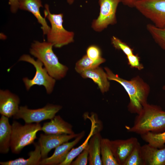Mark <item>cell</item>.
Returning <instances> with one entry per match:
<instances>
[{
	"label": "cell",
	"mask_w": 165,
	"mask_h": 165,
	"mask_svg": "<svg viewBox=\"0 0 165 165\" xmlns=\"http://www.w3.org/2000/svg\"><path fill=\"white\" fill-rule=\"evenodd\" d=\"M105 61V59L102 57L97 60H93L85 55L76 63L75 69L80 74L84 71L99 66Z\"/></svg>",
	"instance_id": "cell-23"
},
{
	"label": "cell",
	"mask_w": 165,
	"mask_h": 165,
	"mask_svg": "<svg viewBox=\"0 0 165 165\" xmlns=\"http://www.w3.org/2000/svg\"><path fill=\"white\" fill-rule=\"evenodd\" d=\"M18 96L7 90H0V114L8 118L14 116L20 107Z\"/></svg>",
	"instance_id": "cell-13"
},
{
	"label": "cell",
	"mask_w": 165,
	"mask_h": 165,
	"mask_svg": "<svg viewBox=\"0 0 165 165\" xmlns=\"http://www.w3.org/2000/svg\"><path fill=\"white\" fill-rule=\"evenodd\" d=\"M146 29L155 42L165 51V28H158L149 24L146 25Z\"/></svg>",
	"instance_id": "cell-25"
},
{
	"label": "cell",
	"mask_w": 165,
	"mask_h": 165,
	"mask_svg": "<svg viewBox=\"0 0 165 165\" xmlns=\"http://www.w3.org/2000/svg\"><path fill=\"white\" fill-rule=\"evenodd\" d=\"M45 17L51 24L50 29L46 35L47 42L57 48H61L73 42L74 33L67 30L63 27V14L51 13L47 4L45 5Z\"/></svg>",
	"instance_id": "cell-4"
},
{
	"label": "cell",
	"mask_w": 165,
	"mask_h": 165,
	"mask_svg": "<svg viewBox=\"0 0 165 165\" xmlns=\"http://www.w3.org/2000/svg\"><path fill=\"white\" fill-rule=\"evenodd\" d=\"M19 61H25L32 64L35 69V73L32 79L24 77L23 81L26 90L28 91L35 85L43 86L47 93L51 94L55 84V79L51 76L44 68L42 63L39 60H35L29 55L24 54L19 58Z\"/></svg>",
	"instance_id": "cell-6"
},
{
	"label": "cell",
	"mask_w": 165,
	"mask_h": 165,
	"mask_svg": "<svg viewBox=\"0 0 165 165\" xmlns=\"http://www.w3.org/2000/svg\"><path fill=\"white\" fill-rule=\"evenodd\" d=\"M101 155L103 165H119L111 148V140L102 138L101 144Z\"/></svg>",
	"instance_id": "cell-22"
},
{
	"label": "cell",
	"mask_w": 165,
	"mask_h": 165,
	"mask_svg": "<svg viewBox=\"0 0 165 165\" xmlns=\"http://www.w3.org/2000/svg\"><path fill=\"white\" fill-rule=\"evenodd\" d=\"M163 89L165 92V84L163 87Z\"/></svg>",
	"instance_id": "cell-34"
},
{
	"label": "cell",
	"mask_w": 165,
	"mask_h": 165,
	"mask_svg": "<svg viewBox=\"0 0 165 165\" xmlns=\"http://www.w3.org/2000/svg\"><path fill=\"white\" fill-rule=\"evenodd\" d=\"M87 56L93 60H97L102 57L101 52L100 48L95 45L89 46L86 50Z\"/></svg>",
	"instance_id": "cell-29"
},
{
	"label": "cell",
	"mask_w": 165,
	"mask_h": 165,
	"mask_svg": "<svg viewBox=\"0 0 165 165\" xmlns=\"http://www.w3.org/2000/svg\"><path fill=\"white\" fill-rule=\"evenodd\" d=\"M104 69L108 80L119 83L127 93L130 100L127 106L128 111L131 113H139L143 106L148 103L147 99L150 91L149 85L138 75L128 80L114 74L107 67Z\"/></svg>",
	"instance_id": "cell-1"
},
{
	"label": "cell",
	"mask_w": 165,
	"mask_h": 165,
	"mask_svg": "<svg viewBox=\"0 0 165 165\" xmlns=\"http://www.w3.org/2000/svg\"><path fill=\"white\" fill-rule=\"evenodd\" d=\"M89 145L79 154L71 165H86L88 162Z\"/></svg>",
	"instance_id": "cell-28"
},
{
	"label": "cell",
	"mask_w": 165,
	"mask_h": 165,
	"mask_svg": "<svg viewBox=\"0 0 165 165\" xmlns=\"http://www.w3.org/2000/svg\"><path fill=\"white\" fill-rule=\"evenodd\" d=\"M85 134V131H82L72 141L64 143L56 147L53 155L50 157L42 159L39 165H60L65 160L69 152L79 142Z\"/></svg>",
	"instance_id": "cell-11"
},
{
	"label": "cell",
	"mask_w": 165,
	"mask_h": 165,
	"mask_svg": "<svg viewBox=\"0 0 165 165\" xmlns=\"http://www.w3.org/2000/svg\"><path fill=\"white\" fill-rule=\"evenodd\" d=\"M53 46L47 41H35L31 44L29 52L42 63L51 76L56 80H59L66 76L68 68L60 62L53 50Z\"/></svg>",
	"instance_id": "cell-3"
},
{
	"label": "cell",
	"mask_w": 165,
	"mask_h": 165,
	"mask_svg": "<svg viewBox=\"0 0 165 165\" xmlns=\"http://www.w3.org/2000/svg\"><path fill=\"white\" fill-rule=\"evenodd\" d=\"M123 4L131 7H134L135 4L141 0H120Z\"/></svg>",
	"instance_id": "cell-32"
},
{
	"label": "cell",
	"mask_w": 165,
	"mask_h": 165,
	"mask_svg": "<svg viewBox=\"0 0 165 165\" xmlns=\"http://www.w3.org/2000/svg\"><path fill=\"white\" fill-rule=\"evenodd\" d=\"M100 6L99 15L94 20L91 28L95 31L101 32L110 25L117 23L116 12L120 0H99Z\"/></svg>",
	"instance_id": "cell-9"
},
{
	"label": "cell",
	"mask_w": 165,
	"mask_h": 165,
	"mask_svg": "<svg viewBox=\"0 0 165 165\" xmlns=\"http://www.w3.org/2000/svg\"><path fill=\"white\" fill-rule=\"evenodd\" d=\"M140 136L143 141L155 147L160 148L165 145V130L156 133L148 132Z\"/></svg>",
	"instance_id": "cell-24"
},
{
	"label": "cell",
	"mask_w": 165,
	"mask_h": 165,
	"mask_svg": "<svg viewBox=\"0 0 165 165\" xmlns=\"http://www.w3.org/2000/svg\"><path fill=\"white\" fill-rule=\"evenodd\" d=\"M128 64L131 68H135L141 70L144 68L143 65L140 63V57L137 55L132 54L127 56Z\"/></svg>",
	"instance_id": "cell-30"
},
{
	"label": "cell",
	"mask_w": 165,
	"mask_h": 165,
	"mask_svg": "<svg viewBox=\"0 0 165 165\" xmlns=\"http://www.w3.org/2000/svg\"><path fill=\"white\" fill-rule=\"evenodd\" d=\"M143 165H165V145L159 148L150 144L141 147Z\"/></svg>",
	"instance_id": "cell-14"
},
{
	"label": "cell",
	"mask_w": 165,
	"mask_h": 165,
	"mask_svg": "<svg viewBox=\"0 0 165 165\" xmlns=\"http://www.w3.org/2000/svg\"><path fill=\"white\" fill-rule=\"evenodd\" d=\"M102 138L100 131L97 130L89 140L88 162L90 165H102L101 156V144Z\"/></svg>",
	"instance_id": "cell-19"
},
{
	"label": "cell",
	"mask_w": 165,
	"mask_h": 165,
	"mask_svg": "<svg viewBox=\"0 0 165 165\" xmlns=\"http://www.w3.org/2000/svg\"><path fill=\"white\" fill-rule=\"evenodd\" d=\"M141 147L138 142L126 160L123 165H143L141 154Z\"/></svg>",
	"instance_id": "cell-26"
},
{
	"label": "cell",
	"mask_w": 165,
	"mask_h": 165,
	"mask_svg": "<svg viewBox=\"0 0 165 165\" xmlns=\"http://www.w3.org/2000/svg\"><path fill=\"white\" fill-rule=\"evenodd\" d=\"M94 117V115H92L90 117L88 116L91 122V126L90 132L85 141L77 147L72 148L68 153L65 160L60 165H71L74 159L87 147L90 138L97 130V122Z\"/></svg>",
	"instance_id": "cell-20"
},
{
	"label": "cell",
	"mask_w": 165,
	"mask_h": 165,
	"mask_svg": "<svg viewBox=\"0 0 165 165\" xmlns=\"http://www.w3.org/2000/svg\"><path fill=\"white\" fill-rule=\"evenodd\" d=\"M127 129L129 132L140 135L163 132L165 130V111L159 106L147 103L137 114L133 126L127 127Z\"/></svg>",
	"instance_id": "cell-2"
},
{
	"label": "cell",
	"mask_w": 165,
	"mask_h": 165,
	"mask_svg": "<svg viewBox=\"0 0 165 165\" xmlns=\"http://www.w3.org/2000/svg\"><path fill=\"white\" fill-rule=\"evenodd\" d=\"M134 7L155 26L165 28V0H141Z\"/></svg>",
	"instance_id": "cell-7"
},
{
	"label": "cell",
	"mask_w": 165,
	"mask_h": 165,
	"mask_svg": "<svg viewBox=\"0 0 165 165\" xmlns=\"http://www.w3.org/2000/svg\"><path fill=\"white\" fill-rule=\"evenodd\" d=\"M80 74L83 78L92 79L97 85L102 93L109 90L110 83L106 72L101 68L98 66L84 71Z\"/></svg>",
	"instance_id": "cell-17"
},
{
	"label": "cell",
	"mask_w": 165,
	"mask_h": 165,
	"mask_svg": "<svg viewBox=\"0 0 165 165\" xmlns=\"http://www.w3.org/2000/svg\"><path fill=\"white\" fill-rule=\"evenodd\" d=\"M138 142V139L134 137L126 139L111 140L112 151L119 165H123Z\"/></svg>",
	"instance_id": "cell-12"
},
{
	"label": "cell",
	"mask_w": 165,
	"mask_h": 165,
	"mask_svg": "<svg viewBox=\"0 0 165 165\" xmlns=\"http://www.w3.org/2000/svg\"><path fill=\"white\" fill-rule=\"evenodd\" d=\"M62 108L61 105L49 103L43 107L36 109H29L26 105L21 106L13 117L15 119H21L25 123H39L53 118Z\"/></svg>",
	"instance_id": "cell-8"
},
{
	"label": "cell",
	"mask_w": 165,
	"mask_h": 165,
	"mask_svg": "<svg viewBox=\"0 0 165 165\" xmlns=\"http://www.w3.org/2000/svg\"><path fill=\"white\" fill-rule=\"evenodd\" d=\"M35 149L30 152L29 157L27 159L19 158L14 160L0 162L1 165H38L42 159L40 146L38 143H34Z\"/></svg>",
	"instance_id": "cell-21"
},
{
	"label": "cell",
	"mask_w": 165,
	"mask_h": 165,
	"mask_svg": "<svg viewBox=\"0 0 165 165\" xmlns=\"http://www.w3.org/2000/svg\"><path fill=\"white\" fill-rule=\"evenodd\" d=\"M72 125L59 115L55 116L50 120L44 123L41 130L48 134H75Z\"/></svg>",
	"instance_id": "cell-15"
},
{
	"label": "cell",
	"mask_w": 165,
	"mask_h": 165,
	"mask_svg": "<svg viewBox=\"0 0 165 165\" xmlns=\"http://www.w3.org/2000/svg\"><path fill=\"white\" fill-rule=\"evenodd\" d=\"M19 9L31 13L36 18L38 22L41 25L43 35H47L50 27L46 20L41 15L40 9L42 7L41 0H18Z\"/></svg>",
	"instance_id": "cell-16"
},
{
	"label": "cell",
	"mask_w": 165,
	"mask_h": 165,
	"mask_svg": "<svg viewBox=\"0 0 165 165\" xmlns=\"http://www.w3.org/2000/svg\"><path fill=\"white\" fill-rule=\"evenodd\" d=\"M111 41L115 49L122 50L126 56L133 54V49L117 37L112 36L111 38Z\"/></svg>",
	"instance_id": "cell-27"
},
{
	"label": "cell",
	"mask_w": 165,
	"mask_h": 165,
	"mask_svg": "<svg viewBox=\"0 0 165 165\" xmlns=\"http://www.w3.org/2000/svg\"><path fill=\"white\" fill-rule=\"evenodd\" d=\"M75 0H67V2L69 5H71L74 2Z\"/></svg>",
	"instance_id": "cell-33"
},
{
	"label": "cell",
	"mask_w": 165,
	"mask_h": 165,
	"mask_svg": "<svg viewBox=\"0 0 165 165\" xmlns=\"http://www.w3.org/2000/svg\"><path fill=\"white\" fill-rule=\"evenodd\" d=\"M8 118L1 115L0 119V153L6 154L10 149L12 128Z\"/></svg>",
	"instance_id": "cell-18"
},
{
	"label": "cell",
	"mask_w": 165,
	"mask_h": 165,
	"mask_svg": "<svg viewBox=\"0 0 165 165\" xmlns=\"http://www.w3.org/2000/svg\"><path fill=\"white\" fill-rule=\"evenodd\" d=\"M11 125L10 149L16 154H19L26 146L34 143L37 133L42 128L39 123H25L23 125L14 120Z\"/></svg>",
	"instance_id": "cell-5"
},
{
	"label": "cell",
	"mask_w": 165,
	"mask_h": 165,
	"mask_svg": "<svg viewBox=\"0 0 165 165\" xmlns=\"http://www.w3.org/2000/svg\"><path fill=\"white\" fill-rule=\"evenodd\" d=\"M79 134H40L38 143L40 146L42 159L48 157L50 152L61 144L75 138Z\"/></svg>",
	"instance_id": "cell-10"
},
{
	"label": "cell",
	"mask_w": 165,
	"mask_h": 165,
	"mask_svg": "<svg viewBox=\"0 0 165 165\" xmlns=\"http://www.w3.org/2000/svg\"><path fill=\"white\" fill-rule=\"evenodd\" d=\"M9 4L10 6L11 12L13 13H16L19 9L18 0H8Z\"/></svg>",
	"instance_id": "cell-31"
}]
</instances>
